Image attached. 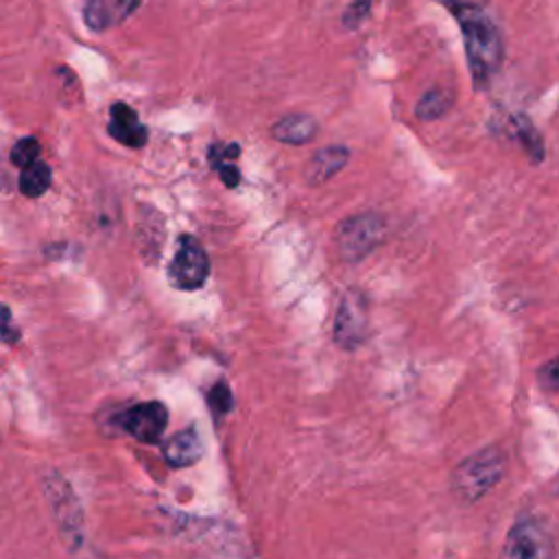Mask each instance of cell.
Wrapping results in <instances>:
<instances>
[{
    "instance_id": "obj_22",
    "label": "cell",
    "mask_w": 559,
    "mask_h": 559,
    "mask_svg": "<svg viewBox=\"0 0 559 559\" xmlns=\"http://www.w3.org/2000/svg\"><path fill=\"white\" fill-rule=\"evenodd\" d=\"M216 170L221 173V179H223V183H225L227 188L238 186V181H240V170H238L236 166H231V164L223 162V164H218V166H216Z\"/></svg>"
},
{
    "instance_id": "obj_17",
    "label": "cell",
    "mask_w": 559,
    "mask_h": 559,
    "mask_svg": "<svg viewBox=\"0 0 559 559\" xmlns=\"http://www.w3.org/2000/svg\"><path fill=\"white\" fill-rule=\"evenodd\" d=\"M39 151H41L39 142L28 135V138H22V140H17V142L13 144L9 157H11V164H13V166L24 168V166L33 164V162L39 157Z\"/></svg>"
},
{
    "instance_id": "obj_9",
    "label": "cell",
    "mask_w": 559,
    "mask_h": 559,
    "mask_svg": "<svg viewBox=\"0 0 559 559\" xmlns=\"http://www.w3.org/2000/svg\"><path fill=\"white\" fill-rule=\"evenodd\" d=\"M142 0H87L83 20L92 31H107L135 13Z\"/></svg>"
},
{
    "instance_id": "obj_21",
    "label": "cell",
    "mask_w": 559,
    "mask_h": 559,
    "mask_svg": "<svg viewBox=\"0 0 559 559\" xmlns=\"http://www.w3.org/2000/svg\"><path fill=\"white\" fill-rule=\"evenodd\" d=\"M0 332H2V341L4 345H13L20 341V328L13 325V319H11V310L9 306H2V325H0Z\"/></svg>"
},
{
    "instance_id": "obj_2",
    "label": "cell",
    "mask_w": 559,
    "mask_h": 559,
    "mask_svg": "<svg viewBox=\"0 0 559 559\" xmlns=\"http://www.w3.org/2000/svg\"><path fill=\"white\" fill-rule=\"evenodd\" d=\"M504 474V456L496 448H485L465 459L452 474V489L463 502L480 500Z\"/></svg>"
},
{
    "instance_id": "obj_11",
    "label": "cell",
    "mask_w": 559,
    "mask_h": 559,
    "mask_svg": "<svg viewBox=\"0 0 559 559\" xmlns=\"http://www.w3.org/2000/svg\"><path fill=\"white\" fill-rule=\"evenodd\" d=\"M349 159V151L345 146H325V148H319L308 166H306V179L308 183H323L328 181L330 177H334Z\"/></svg>"
},
{
    "instance_id": "obj_14",
    "label": "cell",
    "mask_w": 559,
    "mask_h": 559,
    "mask_svg": "<svg viewBox=\"0 0 559 559\" xmlns=\"http://www.w3.org/2000/svg\"><path fill=\"white\" fill-rule=\"evenodd\" d=\"M50 177H52L50 168L44 162H39V159H35L33 164L24 166L22 175H20V190H22V194L24 197H41L48 190V186H50Z\"/></svg>"
},
{
    "instance_id": "obj_6",
    "label": "cell",
    "mask_w": 559,
    "mask_h": 559,
    "mask_svg": "<svg viewBox=\"0 0 559 559\" xmlns=\"http://www.w3.org/2000/svg\"><path fill=\"white\" fill-rule=\"evenodd\" d=\"M118 424L127 435H131L138 441L157 443L166 430L168 411L162 402L151 400L122 411V415L118 417Z\"/></svg>"
},
{
    "instance_id": "obj_16",
    "label": "cell",
    "mask_w": 559,
    "mask_h": 559,
    "mask_svg": "<svg viewBox=\"0 0 559 559\" xmlns=\"http://www.w3.org/2000/svg\"><path fill=\"white\" fill-rule=\"evenodd\" d=\"M513 127H515L518 140L524 144V148L528 151V155L535 157V159H542V155H544V144H542V138H539V133L535 131V127H533L524 116H515V118H513Z\"/></svg>"
},
{
    "instance_id": "obj_1",
    "label": "cell",
    "mask_w": 559,
    "mask_h": 559,
    "mask_svg": "<svg viewBox=\"0 0 559 559\" xmlns=\"http://www.w3.org/2000/svg\"><path fill=\"white\" fill-rule=\"evenodd\" d=\"M463 35L469 74L476 87H485L502 63V37L489 11L476 0H445Z\"/></svg>"
},
{
    "instance_id": "obj_4",
    "label": "cell",
    "mask_w": 559,
    "mask_h": 559,
    "mask_svg": "<svg viewBox=\"0 0 559 559\" xmlns=\"http://www.w3.org/2000/svg\"><path fill=\"white\" fill-rule=\"evenodd\" d=\"M210 273V260L197 238L183 234L179 238V249L168 266V280L179 290H197L205 284Z\"/></svg>"
},
{
    "instance_id": "obj_19",
    "label": "cell",
    "mask_w": 559,
    "mask_h": 559,
    "mask_svg": "<svg viewBox=\"0 0 559 559\" xmlns=\"http://www.w3.org/2000/svg\"><path fill=\"white\" fill-rule=\"evenodd\" d=\"M369 9H371V0H352L347 11H345V17H343L345 26L347 28H356L367 17Z\"/></svg>"
},
{
    "instance_id": "obj_7",
    "label": "cell",
    "mask_w": 559,
    "mask_h": 559,
    "mask_svg": "<svg viewBox=\"0 0 559 559\" xmlns=\"http://www.w3.org/2000/svg\"><path fill=\"white\" fill-rule=\"evenodd\" d=\"M46 496L50 500L52 507V515L57 520V524L61 526V531H66L68 539L76 544H81V511H79V502L74 498V493L68 489V485L52 472L48 476L46 483Z\"/></svg>"
},
{
    "instance_id": "obj_20",
    "label": "cell",
    "mask_w": 559,
    "mask_h": 559,
    "mask_svg": "<svg viewBox=\"0 0 559 559\" xmlns=\"http://www.w3.org/2000/svg\"><path fill=\"white\" fill-rule=\"evenodd\" d=\"M539 382L544 389L550 391H559V356L548 360L542 369H539Z\"/></svg>"
},
{
    "instance_id": "obj_12",
    "label": "cell",
    "mask_w": 559,
    "mask_h": 559,
    "mask_svg": "<svg viewBox=\"0 0 559 559\" xmlns=\"http://www.w3.org/2000/svg\"><path fill=\"white\" fill-rule=\"evenodd\" d=\"M203 454V443L197 435V430L188 428L177 432L166 445H164V459L170 467H188L197 463Z\"/></svg>"
},
{
    "instance_id": "obj_18",
    "label": "cell",
    "mask_w": 559,
    "mask_h": 559,
    "mask_svg": "<svg viewBox=\"0 0 559 559\" xmlns=\"http://www.w3.org/2000/svg\"><path fill=\"white\" fill-rule=\"evenodd\" d=\"M207 404L216 417H223L231 408V391L225 382H216L207 393Z\"/></svg>"
},
{
    "instance_id": "obj_13",
    "label": "cell",
    "mask_w": 559,
    "mask_h": 559,
    "mask_svg": "<svg viewBox=\"0 0 559 559\" xmlns=\"http://www.w3.org/2000/svg\"><path fill=\"white\" fill-rule=\"evenodd\" d=\"M317 120L308 114H288L273 124V138L284 144H306L317 135Z\"/></svg>"
},
{
    "instance_id": "obj_10",
    "label": "cell",
    "mask_w": 559,
    "mask_h": 559,
    "mask_svg": "<svg viewBox=\"0 0 559 559\" xmlns=\"http://www.w3.org/2000/svg\"><path fill=\"white\" fill-rule=\"evenodd\" d=\"M107 131L114 140H118L124 146L138 148L144 146L146 142V127L140 122L138 114L133 107H129L127 103H114L109 109V124Z\"/></svg>"
},
{
    "instance_id": "obj_3",
    "label": "cell",
    "mask_w": 559,
    "mask_h": 559,
    "mask_svg": "<svg viewBox=\"0 0 559 559\" xmlns=\"http://www.w3.org/2000/svg\"><path fill=\"white\" fill-rule=\"evenodd\" d=\"M384 225L376 214H358L338 225L336 247L345 262H358L382 240Z\"/></svg>"
},
{
    "instance_id": "obj_15",
    "label": "cell",
    "mask_w": 559,
    "mask_h": 559,
    "mask_svg": "<svg viewBox=\"0 0 559 559\" xmlns=\"http://www.w3.org/2000/svg\"><path fill=\"white\" fill-rule=\"evenodd\" d=\"M452 105V96L443 90H430L426 92L419 103H417V116L421 120H435V118H441Z\"/></svg>"
},
{
    "instance_id": "obj_8",
    "label": "cell",
    "mask_w": 559,
    "mask_h": 559,
    "mask_svg": "<svg viewBox=\"0 0 559 559\" xmlns=\"http://www.w3.org/2000/svg\"><path fill=\"white\" fill-rule=\"evenodd\" d=\"M502 552L507 557H550L555 555V548L542 524L535 520H522L509 531Z\"/></svg>"
},
{
    "instance_id": "obj_5",
    "label": "cell",
    "mask_w": 559,
    "mask_h": 559,
    "mask_svg": "<svg viewBox=\"0 0 559 559\" xmlns=\"http://www.w3.org/2000/svg\"><path fill=\"white\" fill-rule=\"evenodd\" d=\"M367 301L362 293L347 290L341 299L336 319H334V341L343 349H356L367 334Z\"/></svg>"
}]
</instances>
